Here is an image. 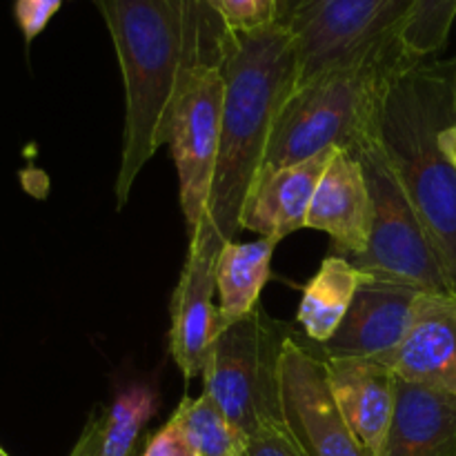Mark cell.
I'll return each instance as SVG.
<instances>
[{
	"mask_svg": "<svg viewBox=\"0 0 456 456\" xmlns=\"http://www.w3.org/2000/svg\"><path fill=\"white\" fill-rule=\"evenodd\" d=\"M172 419L185 430L200 456H243V439L205 392L185 396L174 410Z\"/></svg>",
	"mask_w": 456,
	"mask_h": 456,
	"instance_id": "ffe728a7",
	"label": "cell"
},
{
	"mask_svg": "<svg viewBox=\"0 0 456 456\" xmlns=\"http://www.w3.org/2000/svg\"><path fill=\"white\" fill-rule=\"evenodd\" d=\"M243 456H307L288 432L285 423H274L243 439Z\"/></svg>",
	"mask_w": 456,
	"mask_h": 456,
	"instance_id": "603a6c76",
	"label": "cell"
},
{
	"mask_svg": "<svg viewBox=\"0 0 456 456\" xmlns=\"http://www.w3.org/2000/svg\"><path fill=\"white\" fill-rule=\"evenodd\" d=\"M381 456H456V395L399 379Z\"/></svg>",
	"mask_w": 456,
	"mask_h": 456,
	"instance_id": "2e32d148",
	"label": "cell"
},
{
	"mask_svg": "<svg viewBox=\"0 0 456 456\" xmlns=\"http://www.w3.org/2000/svg\"><path fill=\"white\" fill-rule=\"evenodd\" d=\"M454 74H456V58H454Z\"/></svg>",
	"mask_w": 456,
	"mask_h": 456,
	"instance_id": "83f0119b",
	"label": "cell"
},
{
	"mask_svg": "<svg viewBox=\"0 0 456 456\" xmlns=\"http://www.w3.org/2000/svg\"><path fill=\"white\" fill-rule=\"evenodd\" d=\"M305 230L325 232L341 256H359L368 248L372 196L363 165L350 150H337L330 159L312 199Z\"/></svg>",
	"mask_w": 456,
	"mask_h": 456,
	"instance_id": "4fadbf2b",
	"label": "cell"
},
{
	"mask_svg": "<svg viewBox=\"0 0 456 456\" xmlns=\"http://www.w3.org/2000/svg\"><path fill=\"white\" fill-rule=\"evenodd\" d=\"M61 4L62 0H16V20L27 43L49 25Z\"/></svg>",
	"mask_w": 456,
	"mask_h": 456,
	"instance_id": "d4e9b609",
	"label": "cell"
},
{
	"mask_svg": "<svg viewBox=\"0 0 456 456\" xmlns=\"http://www.w3.org/2000/svg\"><path fill=\"white\" fill-rule=\"evenodd\" d=\"M221 150L208 214L225 243L240 234V214L261 174L267 142L285 101L298 85L292 31L274 22L256 31H227L221 61Z\"/></svg>",
	"mask_w": 456,
	"mask_h": 456,
	"instance_id": "3957f363",
	"label": "cell"
},
{
	"mask_svg": "<svg viewBox=\"0 0 456 456\" xmlns=\"http://www.w3.org/2000/svg\"><path fill=\"white\" fill-rule=\"evenodd\" d=\"M225 240L218 236L212 218L203 216L190 234L185 265L172 297L169 352L174 363L190 379L203 374L209 350L218 334L216 261Z\"/></svg>",
	"mask_w": 456,
	"mask_h": 456,
	"instance_id": "30bf717a",
	"label": "cell"
},
{
	"mask_svg": "<svg viewBox=\"0 0 456 456\" xmlns=\"http://www.w3.org/2000/svg\"><path fill=\"white\" fill-rule=\"evenodd\" d=\"M156 412L159 395L154 387L120 390L105 410L92 414L69 456H142Z\"/></svg>",
	"mask_w": 456,
	"mask_h": 456,
	"instance_id": "e0dca14e",
	"label": "cell"
},
{
	"mask_svg": "<svg viewBox=\"0 0 456 456\" xmlns=\"http://www.w3.org/2000/svg\"><path fill=\"white\" fill-rule=\"evenodd\" d=\"M401 381L456 395V292H421L396 350L379 356Z\"/></svg>",
	"mask_w": 456,
	"mask_h": 456,
	"instance_id": "7c38bea8",
	"label": "cell"
},
{
	"mask_svg": "<svg viewBox=\"0 0 456 456\" xmlns=\"http://www.w3.org/2000/svg\"><path fill=\"white\" fill-rule=\"evenodd\" d=\"M365 276V274H363ZM421 289L365 276L343 319L323 347L325 359H379L401 346Z\"/></svg>",
	"mask_w": 456,
	"mask_h": 456,
	"instance_id": "8fae6325",
	"label": "cell"
},
{
	"mask_svg": "<svg viewBox=\"0 0 456 456\" xmlns=\"http://www.w3.org/2000/svg\"><path fill=\"white\" fill-rule=\"evenodd\" d=\"M279 240L258 236L249 243L230 240L216 261L218 332L245 319L258 307L263 288L272 276V256Z\"/></svg>",
	"mask_w": 456,
	"mask_h": 456,
	"instance_id": "ac0fdd59",
	"label": "cell"
},
{
	"mask_svg": "<svg viewBox=\"0 0 456 456\" xmlns=\"http://www.w3.org/2000/svg\"><path fill=\"white\" fill-rule=\"evenodd\" d=\"M403 53L408 52L401 40H395L352 65L298 85L276 118L261 174L303 163L328 150L354 151L372 127L387 74Z\"/></svg>",
	"mask_w": 456,
	"mask_h": 456,
	"instance_id": "277c9868",
	"label": "cell"
},
{
	"mask_svg": "<svg viewBox=\"0 0 456 456\" xmlns=\"http://www.w3.org/2000/svg\"><path fill=\"white\" fill-rule=\"evenodd\" d=\"M352 154L359 156L372 196V232L368 248L352 256V265L365 276L410 285L421 292H452L436 249L383 159L370 127Z\"/></svg>",
	"mask_w": 456,
	"mask_h": 456,
	"instance_id": "8992f818",
	"label": "cell"
},
{
	"mask_svg": "<svg viewBox=\"0 0 456 456\" xmlns=\"http://www.w3.org/2000/svg\"><path fill=\"white\" fill-rule=\"evenodd\" d=\"M334 151L328 150L303 163L261 174L245 200L240 230L256 232L279 243L297 230H305L312 199Z\"/></svg>",
	"mask_w": 456,
	"mask_h": 456,
	"instance_id": "9a60e30c",
	"label": "cell"
},
{
	"mask_svg": "<svg viewBox=\"0 0 456 456\" xmlns=\"http://www.w3.org/2000/svg\"><path fill=\"white\" fill-rule=\"evenodd\" d=\"M279 408L285 428L307 456H370L334 396L325 356L292 334L281 343Z\"/></svg>",
	"mask_w": 456,
	"mask_h": 456,
	"instance_id": "ba28073f",
	"label": "cell"
},
{
	"mask_svg": "<svg viewBox=\"0 0 456 456\" xmlns=\"http://www.w3.org/2000/svg\"><path fill=\"white\" fill-rule=\"evenodd\" d=\"M414 3L417 0H283L281 22L288 25L297 45L298 85L401 40Z\"/></svg>",
	"mask_w": 456,
	"mask_h": 456,
	"instance_id": "52a82bcc",
	"label": "cell"
},
{
	"mask_svg": "<svg viewBox=\"0 0 456 456\" xmlns=\"http://www.w3.org/2000/svg\"><path fill=\"white\" fill-rule=\"evenodd\" d=\"M223 96L225 83L221 65H200L183 89L174 114L169 145L176 165L178 199L187 234L196 230L200 218L208 216L221 150Z\"/></svg>",
	"mask_w": 456,
	"mask_h": 456,
	"instance_id": "9c48e42d",
	"label": "cell"
},
{
	"mask_svg": "<svg viewBox=\"0 0 456 456\" xmlns=\"http://www.w3.org/2000/svg\"><path fill=\"white\" fill-rule=\"evenodd\" d=\"M334 396L365 452L381 456L396 410L399 377L379 359H325Z\"/></svg>",
	"mask_w": 456,
	"mask_h": 456,
	"instance_id": "5bb4252c",
	"label": "cell"
},
{
	"mask_svg": "<svg viewBox=\"0 0 456 456\" xmlns=\"http://www.w3.org/2000/svg\"><path fill=\"white\" fill-rule=\"evenodd\" d=\"M283 332L261 310L221 330L203 368V392L221 408L240 439L274 423L279 408V354Z\"/></svg>",
	"mask_w": 456,
	"mask_h": 456,
	"instance_id": "5b68a950",
	"label": "cell"
},
{
	"mask_svg": "<svg viewBox=\"0 0 456 456\" xmlns=\"http://www.w3.org/2000/svg\"><path fill=\"white\" fill-rule=\"evenodd\" d=\"M456 123L452 61L403 53L383 83L372 136L436 249L456 292V169L439 147V134Z\"/></svg>",
	"mask_w": 456,
	"mask_h": 456,
	"instance_id": "7a4b0ae2",
	"label": "cell"
},
{
	"mask_svg": "<svg viewBox=\"0 0 456 456\" xmlns=\"http://www.w3.org/2000/svg\"><path fill=\"white\" fill-rule=\"evenodd\" d=\"M0 456H9V454H7V452H4V450H3V448H0Z\"/></svg>",
	"mask_w": 456,
	"mask_h": 456,
	"instance_id": "4316f807",
	"label": "cell"
},
{
	"mask_svg": "<svg viewBox=\"0 0 456 456\" xmlns=\"http://www.w3.org/2000/svg\"><path fill=\"white\" fill-rule=\"evenodd\" d=\"M363 279V272L356 270L350 258L341 254H330L321 263L319 272L303 288L297 310L298 325L312 343L325 346L334 337Z\"/></svg>",
	"mask_w": 456,
	"mask_h": 456,
	"instance_id": "d6986e66",
	"label": "cell"
},
{
	"mask_svg": "<svg viewBox=\"0 0 456 456\" xmlns=\"http://www.w3.org/2000/svg\"><path fill=\"white\" fill-rule=\"evenodd\" d=\"M439 147L445 154V159H448L450 163H452V167L456 169V123L448 125L445 129H441Z\"/></svg>",
	"mask_w": 456,
	"mask_h": 456,
	"instance_id": "484cf974",
	"label": "cell"
},
{
	"mask_svg": "<svg viewBox=\"0 0 456 456\" xmlns=\"http://www.w3.org/2000/svg\"><path fill=\"white\" fill-rule=\"evenodd\" d=\"M227 31L245 34L281 20L283 0H208Z\"/></svg>",
	"mask_w": 456,
	"mask_h": 456,
	"instance_id": "7402d4cb",
	"label": "cell"
},
{
	"mask_svg": "<svg viewBox=\"0 0 456 456\" xmlns=\"http://www.w3.org/2000/svg\"><path fill=\"white\" fill-rule=\"evenodd\" d=\"M456 0H417L401 29V45L412 58H432L448 43Z\"/></svg>",
	"mask_w": 456,
	"mask_h": 456,
	"instance_id": "44dd1931",
	"label": "cell"
},
{
	"mask_svg": "<svg viewBox=\"0 0 456 456\" xmlns=\"http://www.w3.org/2000/svg\"><path fill=\"white\" fill-rule=\"evenodd\" d=\"M142 456H200L176 419H169L160 430L150 436Z\"/></svg>",
	"mask_w": 456,
	"mask_h": 456,
	"instance_id": "cb8c5ba5",
	"label": "cell"
},
{
	"mask_svg": "<svg viewBox=\"0 0 456 456\" xmlns=\"http://www.w3.org/2000/svg\"><path fill=\"white\" fill-rule=\"evenodd\" d=\"M125 87V129L116 205L169 142L183 89L200 65H221L225 25L208 0H96Z\"/></svg>",
	"mask_w": 456,
	"mask_h": 456,
	"instance_id": "6da1fadb",
	"label": "cell"
}]
</instances>
